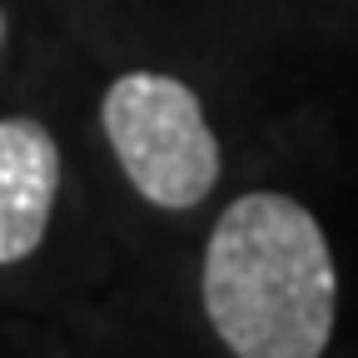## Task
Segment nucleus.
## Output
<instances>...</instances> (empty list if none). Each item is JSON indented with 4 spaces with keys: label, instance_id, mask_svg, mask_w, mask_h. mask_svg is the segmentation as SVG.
Returning <instances> with one entry per match:
<instances>
[{
    "label": "nucleus",
    "instance_id": "4",
    "mask_svg": "<svg viewBox=\"0 0 358 358\" xmlns=\"http://www.w3.org/2000/svg\"><path fill=\"white\" fill-rule=\"evenodd\" d=\"M0 40H6V15H0Z\"/></svg>",
    "mask_w": 358,
    "mask_h": 358
},
{
    "label": "nucleus",
    "instance_id": "1",
    "mask_svg": "<svg viewBox=\"0 0 358 358\" xmlns=\"http://www.w3.org/2000/svg\"><path fill=\"white\" fill-rule=\"evenodd\" d=\"M334 254L299 199L254 189L219 214L204 249V313L239 358H319L334 334Z\"/></svg>",
    "mask_w": 358,
    "mask_h": 358
},
{
    "label": "nucleus",
    "instance_id": "3",
    "mask_svg": "<svg viewBox=\"0 0 358 358\" xmlns=\"http://www.w3.org/2000/svg\"><path fill=\"white\" fill-rule=\"evenodd\" d=\"M60 194V145L35 120H0V264L40 249Z\"/></svg>",
    "mask_w": 358,
    "mask_h": 358
},
{
    "label": "nucleus",
    "instance_id": "2",
    "mask_svg": "<svg viewBox=\"0 0 358 358\" xmlns=\"http://www.w3.org/2000/svg\"><path fill=\"white\" fill-rule=\"evenodd\" d=\"M100 120L120 169L150 204L194 209L219 185V140L185 80L129 70L105 90Z\"/></svg>",
    "mask_w": 358,
    "mask_h": 358
}]
</instances>
